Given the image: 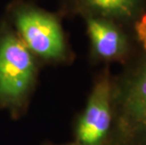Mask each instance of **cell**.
I'll return each mask as SVG.
<instances>
[{
  "instance_id": "1",
  "label": "cell",
  "mask_w": 146,
  "mask_h": 145,
  "mask_svg": "<svg viewBox=\"0 0 146 145\" xmlns=\"http://www.w3.org/2000/svg\"><path fill=\"white\" fill-rule=\"evenodd\" d=\"M113 110L105 145H146V53L113 80Z\"/></svg>"
},
{
  "instance_id": "2",
  "label": "cell",
  "mask_w": 146,
  "mask_h": 145,
  "mask_svg": "<svg viewBox=\"0 0 146 145\" xmlns=\"http://www.w3.org/2000/svg\"><path fill=\"white\" fill-rule=\"evenodd\" d=\"M37 77L34 55L16 32L0 31V106L16 111L23 107Z\"/></svg>"
},
{
  "instance_id": "3",
  "label": "cell",
  "mask_w": 146,
  "mask_h": 145,
  "mask_svg": "<svg viewBox=\"0 0 146 145\" xmlns=\"http://www.w3.org/2000/svg\"><path fill=\"white\" fill-rule=\"evenodd\" d=\"M15 32L34 56L48 61L66 60L68 50L58 18L41 9L21 5L12 11Z\"/></svg>"
},
{
  "instance_id": "4",
  "label": "cell",
  "mask_w": 146,
  "mask_h": 145,
  "mask_svg": "<svg viewBox=\"0 0 146 145\" xmlns=\"http://www.w3.org/2000/svg\"><path fill=\"white\" fill-rule=\"evenodd\" d=\"M113 80L108 70L96 79L74 126L79 145H105L113 123Z\"/></svg>"
},
{
  "instance_id": "5",
  "label": "cell",
  "mask_w": 146,
  "mask_h": 145,
  "mask_svg": "<svg viewBox=\"0 0 146 145\" xmlns=\"http://www.w3.org/2000/svg\"><path fill=\"white\" fill-rule=\"evenodd\" d=\"M87 31L92 56L97 60L123 61L128 57V41L111 20L92 15L87 19Z\"/></svg>"
},
{
  "instance_id": "6",
  "label": "cell",
  "mask_w": 146,
  "mask_h": 145,
  "mask_svg": "<svg viewBox=\"0 0 146 145\" xmlns=\"http://www.w3.org/2000/svg\"><path fill=\"white\" fill-rule=\"evenodd\" d=\"M94 16L108 20H130L141 11V0H77Z\"/></svg>"
},
{
  "instance_id": "7",
  "label": "cell",
  "mask_w": 146,
  "mask_h": 145,
  "mask_svg": "<svg viewBox=\"0 0 146 145\" xmlns=\"http://www.w3.org/2000/svg\"><path fill=\"white\" fill-rule=\"evenodd\" d=\"M137 38L142 45V48L146 53V13L142 14L135 24Z\"/></svg>"
},
{
  "instance_id": "8",
  "label": "cell",
  "mask_w": 146,
  "mask_h": 145,
  "mask_svg": "<svg viewBox=\"0 0 146 145\" xmlns=\"http://www.w3.org/2000/svg\"><path fill=\"white\" fill-rule=\"evenodd\" d=\"M68 145H79V144H77L76 142H74V143H73V144H68Z\"/></svg>"
}]
</instances>
